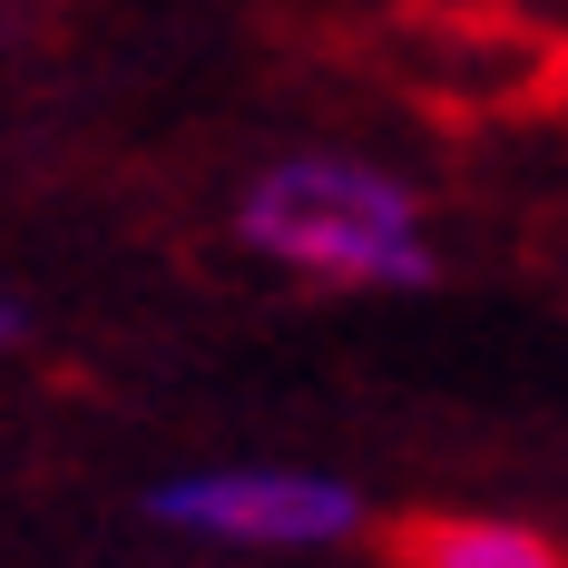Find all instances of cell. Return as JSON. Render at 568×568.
<instances>
[{
	"mask_svg": "<svg viewBox=\"0 0 568 568\" xmlns=\"http://www.w3.org/2000/svg\"><path fill=\"white\" fill-rule=\"evenodd\" d=\"M245 235L304 265V275L334 284H422L432 255H422V216L383 168H353V158H284V168L255 176L245 196Z\"/></svg>",
	"mask_w": 568,
	"mask_h": 568,
	"instance_id": "1",
	"label": "cell"
},
{
	"mask_svg": "<svg viewBox=\"0 0 568 568\" xmlns=\"http://www.w3.org/2000/svg\"><path fill=\"white\" fill-rule=\"evenodd\" d=\"M148 510L196 539H235V549H304V539H343L363 500L304 470H206V480H168Z\"/></svg>",
	"mask_w": 568,
	"mask_h": 568,
	"instance_id": "2",
	"label": "cell"
},
{
	"mask_svg": "<svg viewBox=\"0 0 568 568\" xmlns=\"http://www.w3.org/2000/svg\"><path fill=\"white\" fill-rule=\"evenodd\" d=\"M383 559L393 568H568V549L549 529H519V519H460V510H412L383 529Z\"/></svg>",
	"mask_w": 568,
	"mask_h": 568,
	"instance_id": "3",
	"label": "cell"
},
{
	"mask_svg": "<svg viewBox=\"0 0 568 568\" xmlns=\"http://www.w3.org/2000/svg\"><path fill=\"white\" fill-rule=\"evenodd\" d=\"M0 343H10V314H0Z\"/></svg>",
	"mask_w": 568,
	"mask_h": 568,
	"instance_id": "4",
	"label": "cell"
}]
</instances>
